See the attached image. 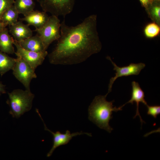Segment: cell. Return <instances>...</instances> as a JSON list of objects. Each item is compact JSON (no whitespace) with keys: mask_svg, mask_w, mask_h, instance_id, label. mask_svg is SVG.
Instances as JSON below:
<instances>
[{"mask_svg":"<svg viewBox=\"0 0 160 160\" xmlns=\"http://www.w3.org/2000/svg\"><path fill=\"white\" fill-rule=\"evenodd\" d=\"M60 31V36L55 47L48 55L49 61L52 64L71 65L80 63L101 49L95 15H89L75 26L68 25L64 19L61 23Z\"/></svg>","mask_w":160,"mask_h":160,"instance_id":"obj_1","label":"cell"},{"mask_svg":"<svg viewBox=\"0 0 160 160\" xmlns=\"http://www.w3.org/2000/svg\"><path fill=\"white\" fill-rule=\"evenodd\" d=\"M108 94L95 97L88 108V118L99 128L111 133L113 129L110 126L109 122L113 117L112 112L121 111L122 108L113 107L114 100L108 102L106 99Z\"/></svg>","mask_w":160,"mask_h":160,"instance_id":"obj_2","label":"cell"},{"mask_svg":"<svg viewBox=\"0 0 160 160\" xmlns=\"http://www.w3.org/2000/svg\"><path fill=\"white\" fill-rule=\"evenodd\" d=\"M8 95L6 103L10 108L9 113L13 117L18 119L31 109L34 95L30 90L15 89Z\"/></svg>","mask_w":160,"mask_h":160,"instance_id":"obj_3","label":"cell"},{"mask_svg":"<svg viewBox=\"0 0 160 160\" xmlns=\"http://www.w3.org/2000/svg\"><path fill=\"white\" fill-rule=\"evenodd\" d=\"M58 17L53 15L49 16L42 27L35 31L40 38L45 50L51 43L57 40L60 36L61 23Z\"/></svg>","mask_w":160,"mask_h":160,"instance_id":"obj_4","label":"cell"},{"mask_svg":"<svg viewBox=\"0 0 160 160\" xmlns=\"http://www.w3.org/2000/svg\"><path fill=\"white\" fill-rule=\"evenodd\" d=\"M43 11L65 17L72 11L75 0H37Z\"/></svg>","mask_w":160,"mask_h":160,"instance_id":"obj_5","label":"cell"},{"mask_svg":"<svg viewBox=\"0 0 160 160\" xmlns=\"http://www.w3.org/2000/svg\"><path fill=\"white\" fill-rule=\"evenodd\" d=\"M12 70L14 76L23 84L25 89L30 90L31 80L37 77L35 70L19 57H17L16 58V62Z\"/></svg>","mask_w":160,"mask_h":160,"instance_id":"obj_6","label":"cell"},{"mask_svg":"<svg viewBox=\"0 0 160 160\" xmlns=\"http://www.w3.org/2000/svg\"><path fill=\"white\" fill-rule=\"evenodd\" d=\"M13 44L16 47V52L15 54L26 62L34 70L42 64L48 55L47 51L41 52H36L26 50L22 48L18 42L14 40Z\"/></svg>","mask_w":160,"mask_h":160,"instance_id":"obj_7","label":"cell"},{"mask_svg":"<svg viewBox=\"0 0 160 160\" xmlns=\"http://www.w3.org/2000/svg\"><path fill=\"white\" fill-rule=\"evenodd\" d=\"M107 58L111 61L113 66V70L116 71L115 76L111 78L110 79L108 94L111 91L113 84L118 78L132 75H138L145 66V64L143 63H131L127 66L119 67L113 62L110 57H107Z\"/></svg>","mask_w":160,"mask_h":160,"instance_id":"obj_8","label":"cell"},{"mask_svg":"<svg viewBox=\"0 0 160 160\" xmlns=\"http://www.w3.org/2000/svg\"><path fill=\"white\" fill-rule=\"evenodd\" d=\"M36 111L43 123L45 130L49 132L52 134L53 136V146L47 154V157L50 156L54 150L57 147L62 145L67 144L73 137L84 134H86L89 136H92L91 133L83 132L81 131L80 132H74L72 134L68 130H66L65 134L61 133L59 131H57L55 132H54L47 128L38 109H36Z\"/></svg>","mask_w":160,"mask_h":160,"instance_id":"obj_9","label":"cell"},{"mask_svg":"<svg viewBox=\"0 0 160 160\" xmlns=\"http://www.w3.org/2000/svg\"><path fill=\"white\" fill-rule=\"evenodd\" d=\"M24 16L20 20L26 22L29 25L34 26L35 29L42 27L47 21L49 17L47 12L44 11L34 10Z\"/></svg>","mask_w":160,"mask_h":160,"instance_id":"obj_10","label":"cell"},{"mask_svg":"<svg viewBox=\"0 0 160 160\" xmlns=\"http://www.w3.org/2000/svg\"><path fill=\"white\" fill-rule=\"evenodd\" d=\"M132 89L131 99L120 107L122 108L125 105L128 103H131L133 104L134 102H136L137 105L136 113L134 118H135L137 116H139L142 124L143 122L145 123V122L143 120L139 113V104L140 103H142L146 106L148 104L145 99L144 92L140 87L139 84L134 81L132 82Z\"/></svg>","mask_w":160,"mask_h":160,"instance_id":"obj_11","label":"cell"},{"mask_svg":"<svg viewBox=\"0 0 160 160\" xmlns=\"http://www.w3.org/2000/svg\"><path fill=\"white\" fill-rule=\"evenodd\" d=\"M28 24H25L21 21L9 26V32L13 36L14 40L21 41L32 36L33 31Z\"/></svg>","mask_w":160,"mask_h":160,"instance_id":"obj_12","label":"cell"},{"mask_svg":"<svg viewBox=\"0 0 160 160\" xmlns=\"http://www.w3.org/2000/svg\"><path fill=\"white\" fill-rule=\"evenodd\" d=\"M18 42L22 48L28 51L36 52L47 51L45 50L42 41L37 34Z\"/></svg>","mask_w":160,"mask_h":160,"instance_id":"obj_13","label":"cell"},{"mask_svg":"<svg viewBox=\"0 0 160 160\" xmlns=\"http://www.w3.org/2000/svg\"><path fill=\"white\" fill-rule=\"evenodd\" d=\"M6 28L0 32V51L9 54L15 53L13 44L14 39L9 33Z\"/></svg>","mask_w":160,"mask_h":160,"instance_id":"obj_14","label":"cell"},{"mask_svg":"<svg viewBox=\"0 0 160 160\" xmlns=\"http://www.w3.org/2000/svg\"><path fill=\"white\" fill-rule=\"evenodd\" d=\"M19 14L13 4L3 13L0 21L6 26L12 25L18 21Z\"/></svg>","mask_w":160,"mask_h":160,"instance_id":"obj_15","label":"cell"},{"mask_svg":"<svg viewBox=\"0 0 160 160\" xmlns=\"http://www.w3.org/2000/svg\"><path fill=\"white\" fill-rule=\"evenodd\" d=\"M16 62V58L9 56L0 51V74L1 76L12 70Z\"/></svg>","mask_w":160,"mask_h":160,"instance_id":"obj_16","label":"cell"},{"mask_svg":"<svg viewBox=\"0 0 160 160\" xmlns=\"http://www.w3.org/2000/svg\"><path fill=\"white\" fill-rule=\"evenodd\" d=\"M14 5L19 14L24 16L34 10L35 4L33 0H15Z\"/></svg>","mask_w":160,"mask_h":160,"instance_id":"obj_17","label":"cell"},{"mask_svg":"<svg viewBox=\"0 0 160 160\" xmlns=\"http://www.w3.org/2000/svg\"><path fill=\"white\" fill-rule=\"evenodd\" d=\"M145 36L148 38H153L158 36L160 32L159 26L154 22L148 24L144 29Z\"/></svg>","mask_w":160,"mask_h":160,"instance_id":"obj_18","label":"cell"},{"mask_svg":"<svg viewBox=\"0 0 160 160\" xmlns=\"http://www.w3.org/2000/svg\"><path fill=\"white\" fill-rule=\"evenodd\" d=\"M14 0H0V20L3 13L14 4Z\"/></svg>","mask_w":160,"mask_h":160,"instance_id":"obj_19","label":"cell"},{"mask_svg":"<svg viewBox=\"0 0 160 160\" xmlns=\"http://www.w3.org/2000/svg\"><path fill=\"white\" fill-rule=\"evenodd\" d=\"M148 108L147 114L151 115L154 118H156L158 115L160 114V106L159 105L146 106Z\"/></svg>","mask_w":160,"mask_h":160,"instance_id":"obj_20","label":"cell"},{"mask_svg":"<svg viewBox=\"0 0 160 160\" xmlns=\"http://www.w3.org/2000/svg\"><path fill=\"white\" fill-rule=\"evenodd\" d=\"M151 13L153 16L158 21L160 20V7L159 6H154L151 9Z\"/></svg>","mask_w":160,"mask_h":160,"instance_id":"obj_21","label":"cell"},{"mask_svg":"<svg viewBox=\"0 0 160 160\" xmlns=\"http://www.w3.org/2000/svg\"><path fill=\"white\" fill-rule=\"evenodd\" d=\"M6 93L5 85L3 84L2 82L0 81V96Z\"/></svg>","mask_w":160,"mask_h":160,"instance_id":"obj_22","label":"cell"},{"mask_svg":"<svg viewBox=\"0 0 160 160\" xmlns=\"http://www.w3.org/2000/svg\"><path fill=\"white\" fill-rule=\"evenodd\" d=\"M143 6L147 7L149 3V0H139Z\"/></svg>","mask_w":160,"mask_h":160,"instance_id":"obj_23","label":"cell"},{"mask_svg":"<svg viewBox=\"0 0 160 160\" xmlns=\"http://www.w3.org/2000/svg\"><path fill=\"white\" fill-rule=\"evenodd\" d=\"M6 26L0 21V32L6 28Z\"/></svg>","mask_w":160,"mask_h":160,"instance_id":"obj_24","label":"cell"},{"mask_svg":"<svg viewBox=\"0 0 160 160\" xmlns=\"http://www.w3.org/2000/svg\"><path fill=\"white\" fill-rule=\"evenodd\" d=\"M151 1H154V0H150Z\"/></svg>","mask_w":160,"mask_h":160,"instance_id":"obj_25","label":"cell"}]
</instances>
